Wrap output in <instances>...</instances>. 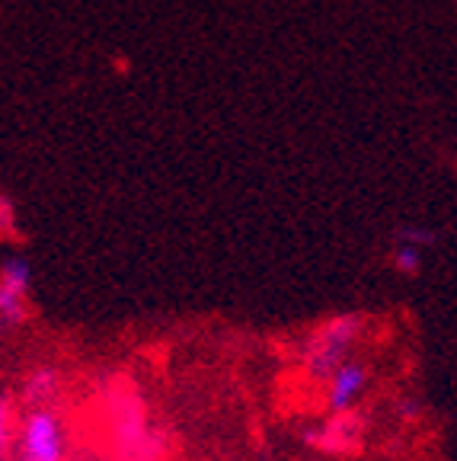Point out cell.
Segmentation results:
<instances>
[{
	"label": "cell",
	"mask_w": 457,
	"mask_h": 461,
	"mask_svg": "<svg viewBox=\"0 0 457 461\" xmlns=\"http://www.w3.org/2000/svg\"><path fill=\"white\" fill-rule=\"evenodd\" d=\"M61 388H65L61 368L45 362V366L29 368V372L22 375L16 397H20V403L26 411H36V407H51V403L58 401V394H61Z\"/></svg>",
	"instance_id": "obj_7"
},
{
	"label": "cell",
	"mask_w": 457,
	"mask_h": 461,
	"mask_svg": "<svg viewBox=\"0 0 457 461\" xmlns=\"http://www.w3.org/2000/svg\"><path fill=\"white\" fill-rule=\"evenodd\" d=\"M103 407H106L109 442L119 461H164L170 452L164 429L154 420L144 397L129 382L112 378L103 388Z\"/></svg>",
	"instance_id": "obj_1"
},
{
	"label": "cell",
	"mask_w": 457,
	"mask_h": 461,
	"mask_svg": "<svg viewBox=\"0 0 457 461\" xmlns=\"http://www.w3.org/2000/svg\"><path fill=\"white\" fill-rule=\"evenodd\" d=\"M364 436H368V423H364L362 411L327 413L323 423L300 429V442L323 458H352L362 452Z\"/></svg>",
	"instance_id": "obj_4"
},
{
	"label": "cell",
	"mask_w": 457,
	"mask_h": 461,
	"mask_svg": "<svg viewBox=\"0 0 457 461\" xmlns=\"http://www.w3.org/2000/svg\"><path fill=\"white\" fill-rule=\"evenodd\" d=\"M13 436L16 461H67V426L55 407L26 411Z\"/></svg>",
	"instance_id": "obj_3"
},
{
	"label": "cell",
	"mask_w": 457,
	"mask_h": 461,
	"mask_svg": "<svg viewBox=\"0 0 457 461\" xmlns=\"http://www.w3.org/2000/svg\"><path fill=\"white\" fill-rule=\"evenodd\" d=\"M368 384H372V368H368V362L352 356V359L343 362V366L333 372V378L323 384V407H327V413L355 411L362 394L368 391Z\"/></svg>",
	"instance_id": "obj_6"
},
{
	"label": "cell",
	"mask_w": 457,
	"mask_h": 461,
	"mask_svg": "<svg viewBox=\"0 0 457 461\" xmlns=\"http://www.w3.org/2000/svg\"><path fill=\"white\" fill-rule=\"evenodd\" d=\"M393 417L403 420V423H416L422 417V401L419 397H397L393 401Z\"/></svg>",
	"instance_id": "obj_10"
},
{
	"label": "cell",
	"mask_w": 457,
	"mask_h": 461,
	"mask_svg": "<svg viewBox=\"0 0 457 461\" xmlns=\"http://www.w3.org/2000/svg\"><path fill=\"white\" fill-rule=\"evenodd\" d=\"M32 292V263L22 253H10L0 263V324L20 327L29 314Z\"/></svg>",
	"instance_id": "obj_5"
},
{
	"label": "cell",
	"mask_w": 457,
	"mask_h": 461,
	"mask_svg": "<svg viewBox=\"0 0 457 461\" xmlns=\"http://www.w3.org/2000/svg\"><path fill=\"white\" fill-rule=\"evenodd\" d=\"M390 267H393V273H400L403 279H416V276L422 273V250L413 244H403V240H393Z\"/></svg>",
	"instance_id": "obj_8"
},
{
	"label": "cell",
	"mask_w": 457,
	"mask_h": 461,
	"mask_svg": "<svg viewBox=\"0 0 457 461\" xmlns=\"http://www.w3.org/2000/svg\"><path fill=\"white\" fill-rule=\"evenodd\" d=\"M364 314L362 311H339L323 317L320 324L300 343V372L314 384H327L343 362L355 356L358 339L364 337Z\"/></svg>",
	"instance_id": "obj_2"
},
{
	"label": "cell",
	"mask_w": 457,
	"mask_h": 461,
	"mask_svg": "<svg viewBox=\"0 0 457 461\" xmlns=\"http://www.w3.org/2000/svg\"><path fill=\"white\" fill-rule=\"evenodd\" d=\"M393 240H403V244H413L419 250H426V247L435 244L438 234L432 228H426V224H400V228L393 230Z\"/></svg>",
	"instance_id": "obj_9"
}]
</instances>
